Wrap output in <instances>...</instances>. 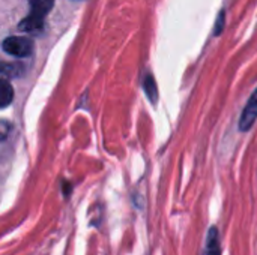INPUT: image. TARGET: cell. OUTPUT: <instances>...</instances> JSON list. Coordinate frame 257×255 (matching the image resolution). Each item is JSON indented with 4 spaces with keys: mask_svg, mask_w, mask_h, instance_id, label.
Masks as SVG:
<instances>
[{
    "mask_svg": "<svg viewBox=\"0 0 257 255\" xmlns=\"http://www.w3.org/2000/svg\"><path fill=\"white\" fill-rule=\"evenodd\" d=\"M257 120V89L254 90V93L251 95V98L248 99L244 111H242V116H241V120H239V129L242 132H247Z\"/></svg>",
    "mask_w": 257,
    "mask_h": 255,
    "instance_id": "2",
    "label": "cell"
},
{
    "mask_svg": "<svg viewBox=\"0 0 257 255\" xmlns=\"http://www.w3.org/2000/svg\"><path fill=\"white\" fill-rule=\"evenodd\" d=\"M18 29L21 32H26V33H32V35H36V33H41L44 30V20H39L33 15H27L26 18H23L18 24Z\"/></svg>",
    "mask_w": 257,
    "mask_h": 255,
    "instance_id": "3",
    "label": "cell"
},
{
    "mask_svg": "<svg viewBox=\"0 0 257 255\" xmlns=\"http://www.w3.org/2000/svg\"><path fill=\"white\" fill-rule=\"evenodd\" d=\"M143 89L148 95V98L151 99V102H157L158 99V90H157V84L152 75H146L145 81H143Z\"/></svg>",
    "mask_w": 257,
    "mask_h": 255,
    "instance_id": "7",
    "label": "cell"
},
{
    "mask_svg": "<svg viewBox=\"0 0 257 255\" xmlns=\"http://www.w3.org/2000/svg\"><path fill=\"white\" fill-rule=\"evenodd\" d=\"M54 0H30V15L44 20V17L51 11Z\"/></svg>",
    "mask_w": 257,
    "mask_h": 255,
    "instance_id": "5",
    "label": "cell"
},
{
    "mask_svg": "<svg viewBox=\"0 0 257 255\" xmlns=\"http://www.w3.org/2000/svg\"><path fill=\"white\" fill-rule=\"evenodd\" d=\"M203 255H221V245H220V233L215 227H211L206 237V248Z\"/></svg>",
    "mask_w": 257,
    "mask_h": 255,
    "instance_id": "4",
    "label": "cell"
},
{
    "mask_svg": "<svg viewBox=\"0 0 257 255\" xmlns=\"http://www.w3.org/2000/svg\"><path fill=\"white\" fill-rule=\"evenodd\" d=\"M3 50L14 57H29L33 53V42L24 36H9L3 41Z\"/></svg>",
    "mask_w": 257,
    "mask_h": 255,
    "instance_id": "1",
    "label": "cell"
},
{
    "mask_svg": "<svg viewBox=\"0 0 257 255\" xmlns=\"http://www.w3.org/2000/svg\"><path fill=\"white\" fill-rule=\"evenodd\" d=\"M0 98H2V108H6L12 99H14V89L9 84V81L6 78L2 80V87H0Z\"/></svg>",
    "mask_w": 257,
    "mask_h": 255,
    "instance_id": "6",
    "label": "cell"
},
{
    "mask_svg": "<svg viewBox=\"0 0 257 255\" xmlns=\"http://www.w3.org/2000/svg\"><path fill=\"white\" fill-rule=\"evenodd\" d=\"M223 26H224V11H221L220 12V15H218V18H217V23H215V35H220L221 33V30H223Z\"/></svg>",
    "mask_w": 257,
    "mask_h": 255,
    "instance_id": "8",
    "label": "cell"
}]
</instances>
